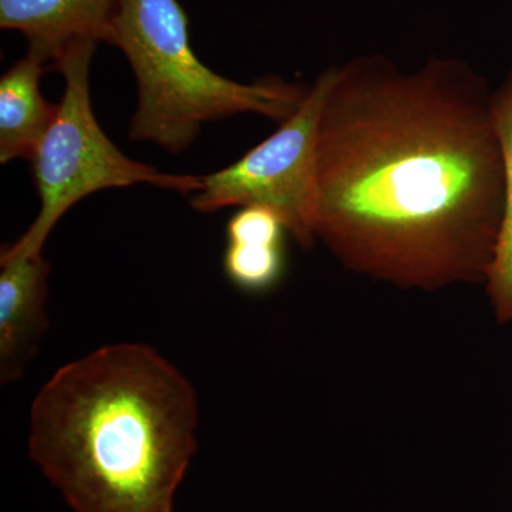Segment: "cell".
<instances>
[{
    "label": "cell",
    "mask_w": 512,
    "mask_h": 512,
    "mask_svg": "<svg viewBox=\"0 0 512 512\" xmlns=\"http://www.w3.org/2000/svg\"><path fill=\"white\" fill-rule=\"evenodd\" d=\"M332 76L333 67L320 74L301 109L272 136L224 170L201 177L192 207L214 212L264 205L282 218L296 244L311 248L316 133Z\"/></svg>",
    "instance_id": "5"
},
{
    "label": "cell",
    "mask_w": 512,
    "mask_h": 512,
    "mask_svg": "<svg viewBox=\"0 0 512 512\" xmlns=\"http://www.w3.org/2000/svg\"><path fill=\"white\" fill-rule=\"evenodd\" d=\"M493 90L460 57L333 67L316 133L312 231L357 275L419 291L485 285L504 212Z\"/></svg>",
    "instance_id": "1"
},
{
    "label": "cell",
    "mask_w": 512,
    "mask_h": 512,
    "mask_svg": "<svg viewBox=\"0 0 512 512\" xmlns=\"http://www.w3.org/2000/svg\"><path fill=\"white\" fill-rule=\"evenodd\" d=\"M110 45L136 76L131 140L168 153L187 150L208 121L251 113L285 123L309 92L281 77L245 84L212 72L192 50L190 20L178 0H119Z\"/></svg>",
    "instance_id": "3"
},
{
    "label": "cell",
    "mask_w": 512,
    "mask_h": 512,
    "mask_svg": "<svg viewBox=\"0 0 512 512\" xmlns=\"http://www.w3.org/2000/svg\"><path fill=\"white\" fill-rule=\"evenodd\" d=\"M119 0H0V28L25 36L29 55L56 69L76 42L111 43Z\"/></svg>",
    "instance_id": "6"
},
{
    "label": "cell",
    "mask_w": 512,
    "mask_h": 512,
    "mask_svg": "<svg viewBox=\"0 0 512 512\" xmlns=\"http://www.w3.org/2000/svg\"><path fill=\"white\" fill-rule=\"evenodd\" d=\"M197 424L190 382L150 346L117 343L40 389L29 454L73 512H173Z\"/></svg>",
    "instance_id": "2"
},
{
    "label": "cell",
    "mask_w": 512,
    "mask_h": 512,
    "mask_svg": "<svg viewBox=\"0 0 512 512\" xmlns=\"http://www.w3.org/2000/svg\"><path fill=\"white\" fill-rule=\"evenodd\" d=\"M49 66L26 55L0 79V161L32 160L55 120L59 104L40 92L42 74Z\"/></svg>",
    "instance_id": "9"
},
{
    "label": "cell",
    "mask_w": 512,
    "mask_h": 512,
    "mask_svg": "<svg viewBox=\"0 0 512 512\" xmlns=\"http://www.w3.org/2000/svg\"><path fill=\"white\" fill-rule=\"evenodd\" d=\"M285 222L271 208L248 205L227 224L224 272L247 293H265L282 281L286 269Z\"/></svg>",
    "instance_id": "8"
},
{
    "label": "cell",
    "mask_w": 512,
    "mask_h": 512,
    "mask_svg": "<svg viewBox=\"0 0 512 512\" xmlns=\"http://www.w3.org/2000/svg\"><path fill=\"white\" fill-rule=\"evenodd\" d=\"M495 128L504 161V212L493 264L485 281L495 319L500 325L512 322V66L503 82L493 90Z\"/></svg>",
    "instance_id": "10"
},
{
    "label": "cell",
    "mask_w": 512,
    "mask_h": 512,
    "mask_svg": "<svg viewBox=\"0 0 512 512\" xmlns=\"http://www.w3.org/2000/svg\"><path fill=\"white\" fill-rule=\"evenodd\" d=\"M0 379L15 382L47 328L49 262L42 254L0 255Z\"/></svg>",
    "instance_id": "7"
},
{
    "label": "cell",
    "mask_w": 512,
    "mask_h": 512,
    "mask_svg": "<svg viewBox=\"0 0 512 512\" xmlns=\"http://www.w3.org/2000/svg\"><path fill=\"white\" fill-rule=\"evenodd\" d=\"M96 47L92 42L73 43L56 64L64 77L63 97L52 126L30 160L40 211L25 235L5 249L10 254H42L60 218L94 192L134 184L181 194L201 190V177L165 174L131 160L101 130L90 99V62Z\"/></svg>",
    "instance_id": "4"
}]
</instances>
